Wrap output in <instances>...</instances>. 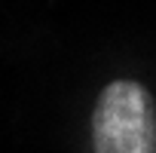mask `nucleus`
Returning <instances> with one entry per match:
<instances>
[{
  "instance_id": "f257e3e1",
  "label": "nucleus",
  "mask_w": 156,
  "mask_h": 153,
  "mask_svg": "<svg viewBox=\"0 0 156 153\" xmlns=\"http://www.w3.org/2000/svg\"><path fill=\"white\" fill-rule=\"evenodd\" d=\"M95 153H156V101L135 80H113L92 110Z\"/></svg>"
}]
</instances>
